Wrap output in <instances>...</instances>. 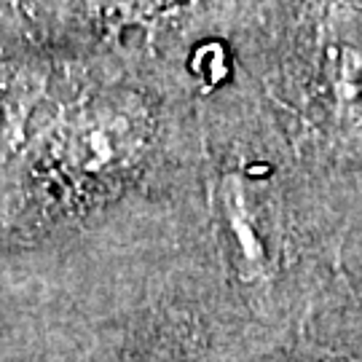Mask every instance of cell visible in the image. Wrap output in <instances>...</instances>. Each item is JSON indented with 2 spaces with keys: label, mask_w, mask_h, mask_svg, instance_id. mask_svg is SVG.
<instances>
[{
  "label": "cell",
  "mask_w": 362,
  "mask_h": 362,
  "mask_svg": "<svg viewBox=\"0 0 362 362\" xmlns=\"http://www.w3.org/2000/svg\"><path fill=\"white\" fill-rule=\"evenodd\" d=\"M97 6L103 8H113V11H134V8H143L151 0H94Z\"/></svg>",
  "instance_id": "obj_1"
}]
</instances>
